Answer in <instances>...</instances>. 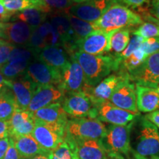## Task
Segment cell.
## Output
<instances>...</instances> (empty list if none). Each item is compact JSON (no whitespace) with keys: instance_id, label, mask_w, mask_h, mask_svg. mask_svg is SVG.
Listing matches in <instances>:
<instances>
[{"instance_id":"obj_1","label":"cell","mask_w":159,"mask_h":159,"mask_svg":"<svg viewBox=\"0 0 159 159\" xmlns=\"http://www.w3.org/2000/svg\"><path fill=\"white\" fill-rule=\"evenodd\" d=\"M80 66L85 75V85L94 87L109 76L111 71L119 69L120 63L114 55H89L83 52L76 51L71 54Z\"/></svg>"},{"instance_id":"obj_2","label":"cell","mask_w":159,"mask_h":159,"mask_svg":"<svg viewBox=\"0 0 159 159\" xmlns=\"http://www.w3.org/2000/svg\"><path fill=\"white\" fill-rule=\"evenodd\" d=\"M135 159L159 158V131L144 116L137 127L136 140L130 150Z\"/></svg>"},{"instance_id":"obj_3","label":"cell","mask_w":159,"mask_h":159,"mask_svg":"<svg viewBox=\"0 0 159 159\" xmlns=\"http://www.w3.org/2000/svg\"><path fill=\"white\" fill-rule=\"evenodd\" d=\"M142 24L140 16L126 6L115 3L97 21L94 22L96 30L105 31L118 30Z\"/></svg>"},{"instance_id":"obj_4","label":"cell","mask_w":159,"mask_h":159,"mask_svg":"<svg viewBox=\"0 0 159 159\" xmlns=\"http://www.w3.org/2000/svg\"><path fill=\"white\" fill-rule=\"evenodd\" d=\"M134 122L127 125H110L107 128L104 143L110 159H125L130 152V136Z\"/></svg>"},{"instance_id":"obj_5","label":"cell","mask_w":159,"mask_h":159,"mask_svg":"<svg viewBox=\"0 0 159 159\" xmlns=\"http://www.w3.org/2000/svg\"><path fill=\"white\" fill-rule=\"evenodd\" d=\"M107 128L98 119L71 118L66 127V135L73 139H103Z\"/></svg>"},{"instance_id":"obj_6","label":"cell","mask_w":159,"mask_h":159,"mask_svg":"<svg viewBox=\"0 0 159 159\" xmlns=\"http://www.w3.org/2000/svg\"><path fill=\"white\" fill-rule=\"evenodd\" d=\"M66 125L47 123L35 119L32 136L43 148L54 150L63 142L66 135Z\"/></svg>"},{"instance_id":"obj_7","label":"cell","mask_w":159,"mask_h":159,"mask_svg":"<svg viewBox=\"0 0 159 159\" xmlns=\"http://www.w3.org/2000/svg\"><path fill=\"white\" fill-rule=\"evenodd\" d=\"M61 105L66 114L71 118L97 119V106L83 91L68 94Z\"/></svg>"},{"instance_id":"obj_8","label":"cell","mask_w":159,"mask_h":159,"mask_svg":"<svg viewBox=\"0 0 159 159\" xmlns=\"http://www.w3.org/2000/svg\"><path fill=\"white\" fill-rule=\"evenodd\" d=\"M137 85L159 88V51L149 55L140 66L129 73Z\"/></svg>"},{"instance_id":"obj_9","label":"cell","mask_w":159,"mask_h":159,"mask_svg":"<svg viewBox=\"0 0 159 159\" xmlns=\"http://www.w3.org/2000/svg\"><path fill=\"white\" fill-rule=\"evenodd\" d=\"M116 31L96 30L91 32L87 36L77 41L75 52H83L93 55H101L103 53L110 52L111 39Z\"/></svg>"},{"instance_id":"obj_10","label":"cell","mask_w":159,"mask_h":159,"mask_svg":"<svg viewBox=\"0 0 159 159\" xmlns=\"http://www.w3.org/2000/svg\"><path fill=\"white\" fill-rule=\"evenodd\" d=\"M129 76L128 72L121 71L119 74L111 75L103 79L97 85L89 87L85 85L83 92L88 94L90 99L96 105L109 101L111 95L119 83Z\"/></svg>"},{"instance_id":"obj_11","label":"cell","mask_w":159,"mask_h":159,"mask_svg":"<svg viewBox=\"0 0 159 159\" xmlns=\"http://www.w3.org/2000/svg\"><path fill=\"white\" fill-rule=\"evenodd\" d=\"M61 80L59 88L65 94L83 91L85 86V75L79 63L71 56L69 62L61 70Z\"/></svg>"},{"instance_id":"obj_12","label":"cell","mask_w":159,"mask_h":159,"mask_svg":"<svg viewBox=\"0 0 159 159\" xmlns=\"http://www.w3.org/2000/svg\"><path fill=\"white\" fill-rule=\"evenodd\" d=\"M114 4L113 0H87L74 4L66 11L83 21L94 23Z\"/></svg>"},{"instance_id":"obj_13","label":"cell","mask_w":159,"mask_h":159,"mask_svg":"<svg viewBox=\"0 0 159 159\" xmlns=\"http://www.w3.org/2000/svg\"><path fill=\"white\" fill-rule=\"evenodd\" d=\"M27 77L39 85L59 86L61 80V70L39 61H32L24 73Z\"/></svg>"},{"instance_id":"obj_14","label":"cell","mask_w":159,"mask_h":159,"mask_svg":"<svg viewBox=\"0 0 159 159\" xmlns=\"http://www.w3.org/2000/svg\"><path fill=\"white\" fill-rule=\"evenodd\" d=\"M109 101L119 108L134 114H139L137 108L136 85L131 82L129 76L119 83Z\"/></svg>"},{"instance_id":"obj_15","label":"cell","mask_w":159,"mask_h":159,"mask_svg":"<svg viewBox=\"0 0 159 159\" xmlns=\"http://www.w3.org/2000/svg\"><path fill=\"white\" fill-rule=\"evenodd\" d=\"M38 85L25 74L13 80H7L6 84L14 95L19 111H27Z\"/></svg>"},{"instance_id":"obj_16","label":"cell","mask_w":159,"mask_h":159,"mask_svg":"<svg viewBox=\"0 0 159 159\" xmlns=\"http://www.w3.org/2000/svg\"><path fill=\"white\" fill-rule=\"evenodd\" d=\"M97 117L102 122H107L114 125H127L134 122L139 114L119 108L112 104L110 101L102 102L97 105Z\"/></svg>"},{"instance_id":"obj_17","label":"cell","mask_w":159,"mask_h":159,"mask_svg":"<svg viewBox=\"0 0 159 159\" xmlns=\"http://www.w3.org/2000/svg\"><path fill=\"white\" fill-rule=\"evenodd\" d=\"M33 30L22 21L0 22V39L13 45H27Z\"/></svg>"},{"instance_id":"obj_18","label":"cell","mask_w":159,"mask_h":159,"mask_svg":"<svg viewBox=\"0 0 159 159\" xmlns=\"http://www.w3.org/2000/svg\"><path fill=\"white\" fill-rule=\"evenodd\" d=\"M65 96L64 91L55 85H38L27 111L33 113L53 103H61Z\"/></svg>"},{"instance_id":"obj_19","label":"cell","mask_w":159,"mask_h":159,"mask_svg":"<svg viewBox=\"0 0 159 159\" xmlns=\"http://www.w3.org/2000/svg\"><path fill=\"white\" fill-rule=\"evenodd\" d=\"M73 140L75 143L78 159H110L102 139Z\"/></svg>"},{"instance_id":"obj_20","label":"cell","mask_w":159,"mask_h":159,"mask_svg":"<svg viewBox=\"0 0 159 159\" xmlns=\"http://www.w3.org/2000/svg\"><path fill=\"white\" fill-rule=\"evenodd\" d=\"M8 121L11 138L31 135L35 125V119L33 112L29 111L18 110Z\"/></svg>"},{"instance_id":"obj_21","label":"cell","mask_w":159,"mask_h":159,"mask_svg":"<svg viewBox=\"0 0 159 159\" xmlns=\"http://www.w3.org/2000/svg\"><path fill=\"white\" fill-rule=\"evenodd\" d=\"M35 58L46 64L61 70L70 61L71 56L62 47L47 46L35 52Z\"/></svg>"},{"instance_id":"obj_22","label":"cell","mask_w":159,"mask_h":159,"mask_svg":"<svg viewBox=\"0 0 159 159\" xmlns=\"http://www.w3.org/2000/svg\"><path fill=\"white\" fill-rule=\"evenodd\" d=\"M137 108L142 113H151L159 108V88L136 85Z\"/></svg>"},{"instance_id":"obj_23","label":"cell","mask_w":159,"mask_h":159,"mask_svg":"<svg viewBox=\"0 0 159 159\" xmlns=\"http://www.w3.org/2000/svg\"><path fill=\"white\" fill-rule=\"evenodd\" d=\"M35 119L47 123L60 124L66 126L68 115L63 110L61 102L53 103L33 113Z\"/></svg>"},{"instance_id":"obj_24","label":"cell","mask_w":159,"mask_h":159,"mask_svg":"<svg viewBox=\"0 0 159 159\" xmlns=\"http://www.w3.org/2000/svg\"><path fill=\"white\" fill-rule=\"evenodd\" d=\"M12 139L14 140L16 149L21 158H28L37 155L47 154L52 152L43 148L32 135L18 136Z\"/></svg>"},{"instance_id":"obj_25","label":"cell","mask_w":159,"mask_h":159,"mask_svg":"<svg viewBox=\"0 0 159 159\" xmlns=\"http://www.w3.org/2000/svg\"><path fill=\"white\" fill-rule=\"evenodd\" d=\"M16 111L18 107L14 95L8 87H4L0 90V120H10Z\"/></svg>"},{"instance_id":"obj_26","label":"cell","mask_w":159,"mask_h":159,"mask_svg":"<svg viewBox=\"0 0 159 159\" xmlns=\"http://www.w3.org/2000/svg\"><path fill=\"white\" fill-rule=\"evenodd\" d=\"M14 19L26 23L33 29H36L47 21V13L39 8L26 9L14 16Z\"/></svg>"},{"instance_id":"obj_27","label":"cell","mask_w":159,"mask_h":159,"mask_svg":"<svg viewBox=\"0 0 159 159\" xmlns=\"http://www.w3.org/2000/svg\"><path fill=\"white\" fill-rule=\"evenodd\" d=\"M30 63V61L25 59L11 60L0 67V71L5 79L13 80L25 72Z\"/></svg>"},{"instance_id":"obj_28","label":"cell","mask_w":159,"mask_h":159,"mask_svg":"<svg viewBox=\"0 0 159 159\" xmlns=\"http://www.w3.org/2000/svg\"><path fill=\"white\" fill-rule=\"evenodd\" d=\"M52 159H78L75 141L65 136L63 142L52 152Z\"/></svg>"},{"instance_id":"obj_29","label":"cell","mask_w":159,"mask_h":159,"mask_svg":"<svg viewBox=\"0 0 159 159\" xmlns=\"http://www.w3.org/2000/svg\"><path fill=\"white\" fill-rule=\"evenodd\" d=\"M65 12L77 41L87 36L89 34H90L91 32L96 30L94 23L83 21V20L70 14L66 11Z\"/></svg>"},{"instance_id":"obj_30","label":"cell","mask_w":159,"mask_h":159,"mask_svg":"<svg viewBox=\"0 0 159 159\" xmlns=\"http://www.w3.org/2000/svg\"><path fill=\"white\" fill-rule=\"evenodd\" d=\"M36 30L42 37L47 46H56V47H62L63 44L61 37L53 26L47 21L44 23L37 27Z\"/></svg>"},{"instance_id":"obj_31","label":"cell","mask_w":159,"mask_h":159,"mask_svg":"<svg viewBox=\"0 0 159 159\" xmlns=\"http://www.w3.org/2000/svg\"><path fill=\"white\" fill-rule=\"evenodd\" d=\"M130 30L128 29L119 30L115 32L111 39V49L114 55L122 53L128 47L130 41Z\"/></svg>"},{"instance_id":"obj_32","label":"cell","mask_w":159,"mask_h":159,"mask_svg":"<svg viewBox=\"0 0 159 159\" xmlns=\"http://www.w3.org/2000/svg\"><path fill=\"white\" fill-rule=\"evenodd\" d=\"M74 3L73 0H39V9L47 13L64 12Z\"/></svg>"},{"instance_id":"obj_33","label":"cell","mask_w":159,"mask_h":159,"mask_svg":"<svg viewBox=\"0 0 159 159\" xmlns=\"http://www.w3.org/2000/svg\"><path fill=\"white\" fill-rule=\"evenodd\" d=\"M0 2L7 11L13 13L39 7V0H0Z\"/></svg>"},{"instance_id":"obj_34","label":"cell","mask_w":159,"mask_h":159,"mask_svg":"<svg viewBox=\"0 0 159 159\" xmlns=\"http://www.w3.org/2000/svg\"><path fill=\"white\" fill-rule=\"evenodd\" d=\"M147 57L148 56L140 48H139L134 53H132L128 58L124 60L121 63L119 69H122V71L128 72L129 74L134 69L140 66L144 63Z\"/></svg>"},{"instance_id":"obj_35","label":"cell","mask_w":159,"mask_h":159,"mask_svg":"<svg viewBox=\"0 0 159 159\" xmlns=\"http://www.w3.org/2000/svg\"><path fill=\"white\" fill-rule=\"evenodd\" d=\"M133 34L139 35L144 39L159 37V22L147 21L142 23L138 29L133 32Z\"/></svg>"},{"instance_id":"obj_36","label":"cell","mask_w":159,"mask_h":159,"mask_svg":"<svg viewBox=\"0 0 159 159\" xmlns=\"http://www.w3.org/2000/svg\"><path fill=\"white\" fill-rule=\"evenodd\" d=\"M144 40V39H143L142 37L139 36V35L133 34L132 37H131V39H130V41H129L128 47H126V49H125L122 53H120V54L114 55L116 60L118 61V62L121 64V63H122L124 60L128 58L132 53H134L135 51L137 50V49L140 47V45L142 44V43L143 42Z\"/></svg>"},{"instance_id":"obj_37","label":"cell","mask_w":159,"mask_h":159,"mask_svg":"<svg viewBox=\"0 0 159 159\" xmlns=\"http://www.w3.org/2000/svg\"><path fill=\"white\" fill-rule=\"evenodd\" d=\"M139 48L144 52L148 57L159 51V37L144 39Z\"/></svg>"},{"instance_id":"obj_38","label":"cell","mask_w":159,"mask_h":159,"mask_svg":"<svg viewBox=\"0 0 159 159\" xmlns=\"http://www.w3.org/2000/svg\"><path fill=\"white\" fill-rule=\"evenodd\" d=\"M35 52L34 50L30 48H19L15 47L10 55L8 61L14 59H25L31 61L33 57H35Z\"/></svg>"},{"instance_id":"obj_39","label":"cell","mask_w":159,"mask_h":159,"mask_svg":"<svg viewBox=\"0 0 159 159\" xmlns=\"http://www.w3.org/2000/svg\"><path fill=\"white\" fill-rule=\"evenodd\" d=\"M15 46L8 42L0 45V67L2 66L8 61L11 52L15 48Z\"/></svg>"},{"instance_id":"obj_40","label":"cell","mask_w":159,"mask_h":159,"mask_svg":"<svg viewBox=\"0 0 159 159\" xmlns=\"http://www.w3.org/2000/svg\"><path fill=\"white\" fill-rule=\"evenodd\" d=\"M4 159H21L19 155V152H18L17 150L16 149L14 140L12 138H10L9 148L7 150V152H6Z\"/></svg>"},{"instance_id":"obj_41","label":"cell","mask_w":159,"mask_h":159,"mask_svg":"<svg viewBox=\"0 0 159 159\" xmlns=\"http://www.w3.org/2000/svg\"><path fill=\"white\" fill-rule=\"evenodd\" d=\"M10 137L9 121L0 120V139Z\"/></svg>"},{"instance_id":"obj_42","label":"cell","mask_w":159,"mask_h":159,"mask_svg":"<svg viewBox=\"0 0 159 159\" xmlns=\"http://www.w3.org/2000/svg\"><path fill=\"white\" fill-rule=\"evenodd\" d=\"M115 3L122 2L133 7H138L148 2V0H113Z\"/></svg>"},{"instance_id":"obj_43","label":"cell","mask_w":159,"mask_h":159,"mask_svg":"<svg viewBox=\"0 0 159 159\" xmlns=\"http://www.w3.org/2000/svg\"><path fill=\"white\" fill-rule=\"evenodd\" d=\"M10 138L0 139V159H4L9 148Z\"/></svg>"},{"instance_id":"obj_44","label":"cell","mask_w":159,"mask_h":159,"mask_svg":"<svg viewBox=\"0 0 159 159\" xmlns=\"http://www.w3.org/2000/svg\"><path fill=\"white\" fill-rule=\"evenodd\" d=\"M14 14L15 13L7 11L2 5V4L0 2V21L7 22Z\"/></svg>"},{"instance_id":"obj_45","label":"cell","mask_w":159,"mask_h":159,"mask_svg":"<svg viewBox=\"0 0 159 159\" xmlns=\"http://www.w3.org/2000/svg\"><path fill=\"white\" fill-rule=\"evenodd\" d=\"M150 12L152 16L159 22V0H151Z\"/></svg>"},{"instance_id":"obj_46","label":"cell","mask_w":159,"mask_h":159,"mask_svg":"<svg viewBox=\"0 0 159 159\" xmlns=\"http://www.w3.org/2000/svg\"><path fill=\"white\" fill-rule=\"evenodd\" d=\"M147 119L152 124H154L157 127V128L159 129V110L155 111L153 112H151L150 114L145 116Z\"/></svg>"},{"instance_id":"obj_47","label":"cell","mask_w":159,"mask_h":159,"mask_svg":"<svg viewBox=\"0 0 159 159\" xmlns=\"http://www.w3.org/2000/svg\"><path fill=\"white\" fill-rule=\"evenodd\" d=\"M52 152L47 154H41L33 156L28 158H21V159H52Z\"/></svg>"},{"instance_id":"obj_48","label":"cell","mask_w":159,"mask_h":159,"mask_svg":"<svg viewBox=\"0 0 159 159\" xmlns=\"http://www.w3.org/2000/svg\"><path fill=\"white\" fill-rule=\"evenodd\" d=\"M7 80L5 79L2 75L1 71H0V90H2L4 87L6 86L7 84Z\"/></svg>"},{"instance_id":"obj_49","label":"cell","mask_w":159,"mask_h":159,"mask_svg":"<svg viewBox=\"0 0 159 159\" xmlns=\"http://www.w3.org/2000/svg\"><path fill=\"white\" fill-rule=\"evenodd\" d=\"M87 1V0H73V2H74L75 3H81V2H85Z\"/></svg>"},{"instance_id":"obj_50","label":"cell","mask_w":159,"mask_h":159,"mask_svg":"<svg viewBox=\"0 0 159 159\" xmlns=\"http://www.w3.org/2000/svg\"><path fill=\"white\" fill-rule=\"evenodd\" d=\"M6 43V41H4L3 39H0V45H2V44H4V43Z\"/></svg>"},{"instance_id":"obj_51","label":"cell","mask_w":159,"mask_h":159,"mask_svg":"<svg viewBox=\"0 0 159 159\" xmlns=\"http://www.w3.org/2000/svg\"><path fill=\"white\" fill-rule=\"evenodd\" d=\"M0 22H1V21H0Z\"/></svg>"},{"instance_id":"obj_52","label":"cell","mask_w":159,"mask_h":159,"mask_svg":"<svg viewBox=\"0 0 159 159\" xmlns=\"http://www.w3.org/2000/svg\"><path fill=\"white\" fill-rule=\"evenodd\" d=\"M158 159H159V158H158Z\"/></svg>"}]
</instances>
